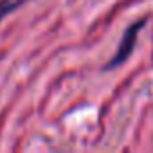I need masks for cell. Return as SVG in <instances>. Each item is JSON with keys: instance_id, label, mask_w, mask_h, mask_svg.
I'll list each match as a JSON object with an SVG mask.
<instances>
[{"instance_id": "cell-2", "label": "cell", "mask_w": 153, "mask_h": 153, "mask_svg": "<svg viewBox=\"0 0 153 153\" xmlns=\"http://www.w3.org/2000/svg\"><path fill=\"white\" fill-rule=\"evenodd\" d=\"M25 2H29V0H0V20L7 15H11L15 9H18Z\"/></svg>"}, {"instance_id": "cell-1", "label": "cell", "mask_w": 153, "mask_h": 153, "mask_svg": "<svg viewBox=\"0 0 153 153\" xmlns=\"http://www.w3.org/2000/svg\"><path fill=\"white\" fill-rule=\"evenodd\" d=\"M140 27H142V22L131 25V27L126 31V34H124V38H123V43H121V47L117 49V54H115V58L112 59L110 67H115L117 63H121V61H124V59L128 58V54L133 51V45H135V33H137Z\"/></svg>"}]
</instances>
